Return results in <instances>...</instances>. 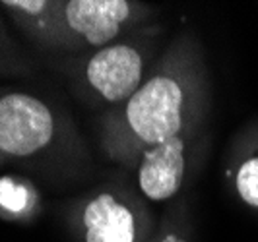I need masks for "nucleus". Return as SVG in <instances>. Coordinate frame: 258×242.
<instances>
[{
  "mask_svg": "<svg viewBox=\"0 0 258 242\" xmlns=\"http://www.w3.org/2000/svg\"><path fill=\"white\" fill-rule=\"evenodd\" d=\"M204 70L190 39L182 37L157 62L140 90L118 105L103 122L107 155L126 167H138L144 151L192 132L202 116Z\"/></svg>",
  "mask_w": 258,
  "mask_h": 242,
  "instance_id": "obj_1",
  "label": "nucleus"
},
{
  "mask_svg": "<svg viewBox=\"0 0 258 242\" xmlns=\"http://www.w3.org/2000/svg\"><path fill=\"white\" fill-rule=\"evenodd\" d=\"M148 14L146 4L130 0H58L56 49L99 51L140 27Z\"/></svg>",
  "mask_w": 258,
  "mask_h": 242,
  "instance_id": "obj_2",
  "label": "nucleus"
},
{
  "mask_svg": "<svg viewBox=\"0 0 258 242\" xmlns=\"http://www.w3.org/2000/svg\"><path fill=\"white\" fill-rule=\"evenodd\" d=\"M150 51L136 41H116L90 52L78 68L84 86L107 105H122L146 82Z\"/></svg>",
  "mask_w": 258,
  "mask_h": 242,
  "instance_id": "obj_3",
  "label": "nucleus"
},
{
  "mask_svg": "<svg viewBox=\"0 0 258 242\" xmlns=\"http://www.w3.org/2000/svg\"><path fill=\"white\" fill-rule=\"evenodd\" d=\"M56 134L49 105L35 95L8 91L0 95V153L6 159H27L47 149Z\"/></svg>",
  "mask_w": 258,
  "mask_h": 242,
  "instance_id": "obj_4",
  "label": "nucleus"
},
{
  "mask_svg": "<svg viewBox=\"0 0 258 242\" xmlns=\"http://www.w3.org/2000/svg\"><path fill=\"white\" fill-rule=\"evenodd\" d=\"M190 132L179 134L171 140L142 153L138 161V186L152 202H165L181 190L186 171V143Z\"/></svg>",
  "mask_w": 258,
  "mask_h": 242,
  "instance_id": "obj_5",
  "label": "nucleus"
},
{
  "mask_svg": "<svg viewBox=\"0 0 258 242\" xmlns=\"http://www.w3.org/2000/svg\"><path fill=\"white\" fill-rule=\"evenodd\" d=\"M80 230L84 242H136L138 221L126 202L101 192L82 205Z\"/></svg>",
  "mask_w": 258,
  "mask_h": 242,
  "instance_id": "obj_6",
  "label": "nucleus"
},
{
  "mask_svg": "<svg viewBox=\"0 0 258 242\" xmlns=\"http://www.w3.org/2000/svg\"><path fill=\"white\" fill-rule=\"evenodd\" d=\"M0 6L27 35L49 49H56L58 0H2Z\"/></svg>",
  "mask_w": 258,
  "mask_h": 242,
  "instance_id": "obj_7",
  "label": "nucleus"
},
{
  "mask_svg": "<svg viewBox=\"0 0 258 242\" xmlns=\"http://www.w3.org/2000/svg\"><path fill=\"white\" fill-rule=\"evenodd\" d=\"M35 190L20 179L2 177L0 179V213L6 217H26L35 207Z\"/></svg>",
  "mask_w": 258,
  "mask_h": 242,
  "instance_id": "obj_8",
  "label": "nucleus"
},
{
  "mask_svg": "<svg viewBox=\"0 0 258 242\" xmlns=\"http://www.w3.org/2000/svg\"><path fill=\"white\" fill-rule=\"evenodd\" d=\"M235 188L239 198L258 209V155L245 159L235 173Z\"/></svg>",
  "mask_w": 258,
  "mask_h": 242,
  "instance_id": "obj_9",
  "label": "nucleus"
},
{
  "mask_svg": "<svg viewBox=\"0 0 258 242\" xmlns=\"http://www.w3.org/2000/svg\"><path fill=\"white\" fill-rule=\"evenodd\" d=\"M159 242H186V240H184L182 236H179V234H175V232H169V234H165Z\"/></svg>",
  "mask_w": 258,
  "mask_h": 242,
  "instance_id": "obj_10",
  "label": "nucleus"
},
{
  "mask_svg": "<svg viewBox=\"0 0 258 242\" xmlns=\"http://www.w3.org/2000/svg\"><path fill=\"white\" fill-rule=\"evenodd\" d=\"M4 159H6V157H4V155H2V153H0V161H4Z\"/></svg>",
  "mask_w": 258,
  "mask_h": 242,
  "instance_id": "obj_11",
  "label": "nucleus"
}]
</instances>
